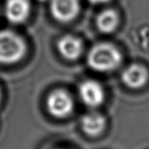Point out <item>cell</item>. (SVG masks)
Listing matches in <instances>:
<instances>
[{
	"label": "cell",
	"mask_w": 149,
	"mask_h": 149,
	"mask_svg": "<svg viewBox=\"0 0 149 149\" xmlns=\"http://www.w3.org/2000/svg\"><path fill=\"white\" fill-rule=\"evenodd\" d=\"M47 108L53 117L64 118L73 111L74 101L66 91L55 90L47 98Z\"/></svg>",
	"instance_id": "3957f363"
},
{
	"label": "cell",
	"mask_w": 149,
	"mask_h": 149,
	"mask_svg": "<svg viewBox=\"0 0 149 149\" xmlns=\"http://www.w3.org/2000/svg\"><path fill=\"white\" fill-rule=\"evenodd\" d=\"M1 98H2V95H1V91H0V103H1Z\"/></svg>",
	"instance_id": "7c38bea8"
},
{
	"label": "cell",
	"mask_w": 149,
	"mask_h": 149,
	"mask_svg": "<svg viewBox=\"0 0 149 149\" xmlns=\"http://www.w3.org/2000/svg\"><path fill=\"white\" fill-rule=\"evenodd\" d=\"M26 44L22 37L11 30H0V64H14L26 54Z\"/></svg>",
	"instance_id": "7a4b0ae2"
},
{
	"label": "cell",
	"mask_w": 149,
	"mask_h": 149,
	"mask_svg": "<svg viewBox=\"0 0 149 149\" xmlns=\"http://www.w3.org/2000/svg\"><path fill=\"white\" fill-rule=\"evenodd\" d=\"M96 24L101 33H111L119 24L118 13L113 9H105L97 17Z\"/></svg>",
	"instance_id": "30bf717a"
},
{
	"label": "cell",
	"mask_w": 149,
	"mask_h": 149,
	"mask_svg": "<svg viewBox=\"0 0 149 149\" xmlns=\"http://www.w3.org/2000/svg\"><path fill=\"white\" fill-rule=\"evenodd\" d=\"M39 1H40V2H44V1H47V0H39Z\"/></svg>",
	"instance_id": "5bb4252c"
},
{
	"label": "cell",
	"mask_w": 149,
	"mask_h": 149,
	"mask_svg": "<svg viewBox=\"0 0 149 149\" xmlns=\"http://www.w3.org/2000/svg\"><path fill=\"white\" fill-rule=\"evenodd\" d=\"M50 13L58 22L68 23L80 13L79 0H51Z\"/></svg>",
	"instance_id": "277c9868"
},
{
	"label": "cell",
	"mask_w": 149,
	"mask_h": 149,
	"mask_svg": "<svg viewBox=\"0 0 149 149\" xmlns=\"http://www.w3.org/2000/svg\"><path fill=\"white\" fill-rule=\"evenodd\" d=\"M122 62L120 51L112 44L102 42L94 45L88 53L89 67L97 72L106 73L117 69Z\"/></svg>",
	"instance_id": "6da1fadb"
},
{
	"label": "cell",
	"mask_w": 149,
	"mask_h": 149,
	"mask_svg": "<svg viewBox=\"0 0 149 149\" xmlns=\"http://www.w3.org/2000/svg\"><path fill=\"white\" fill-rule=\"evenodd\" d=\"M88 1L93 5H102V4H106L110 2L111 0H88Z\"/></svg>",
	"instance_id": "8fae6325"
},
{
	"label": "cell",
	"mask_w": 149,
	"mask_h": 149,
	"mask_svg": "<svg viewBox=\"0 0 149 149\" xmlns=\"http://www.w3.org/2000/svg\"><path fill=\"white\" fill-rule=\"evenodd\" d=\"M81 126L84 132L88 136L97 137L104 131L106 127V119L102 114L91 111L83 116Z\"/></svg>",
	"instance_id": "9c48e42d"
},
{
	"label": "cell",
	"mask_w": 149,
	"mask_h": 149,
	"mask_svg": "<svg viewBox=\"0 0 149 149\" xmlns=\"http://www.w3.org/2000/svg\"><path fill=\"white\" fill-rule=\"evenodd\" d=\"M54 149H64V148H61V147H56V148H54Z\"/></svg>",
	"instance_id": "4fadbf2b"
},
{
	"label": "cell",
	"mask_w": 149,
	"mask_h": 149,
	"mask_svg": "<svg viewBox=\"0 0 149 149\" xmlns=\"http://www.w3.org/2000/svg\"><path fill=\"white\" fill-rule=\"evenodd\" d=\"M123 83L131 89H140L148 82V70L140 64H131L121 74Z\"/></svg>",
	"instance_id": "52a82bcc"
},
{
	"label": "cell",
	"mask_w": 149,
	"mask_h": 149,
	"mask_svg": "<svg viewBox=\"0 0 149 149\" xmlns=\"http://www.w3.org/2000/svg\"><path fill=\"white\" fill-rule=\"evenodd\" d=\"M79 96L83 103L90 108L100 106L105 98L102 85L95 80H85L79 86Z\"/></svg>",
	"instance_id": "5b68a950"
},
{
	"label": "cell",
	"mask_w": 149,
	"mask_h": 149,
	"mask_svg": "<svg viewBox=\"0 0 149 149\" xmlns=\"http://www.w3.org/2000/svg\"><path fill=\"white\" fill-rule=\"evenodd\" d=\"M30 12L31 6L28 0H7L4 9L6 19L15 25L26 22Z\"/></svg>",
	"instance_id": "8992f818"
},
{
	"label": "cell",
	"mask_w": 149,
	"mask_h": 149,
	"mask_svg": "<svg viewBox=\"0 0 149 149\" xmlns=\"http://www.w3.org/2000/svg\"><path fill=\"white\" fill-rule=\"evenodd\" d=\"M57 48L64 59L74 61L82 55L84 45L79 38L73 35H65L59 40Z\"/></svg>",
	"instance_id": "ba28073f"
}]
</instances>
